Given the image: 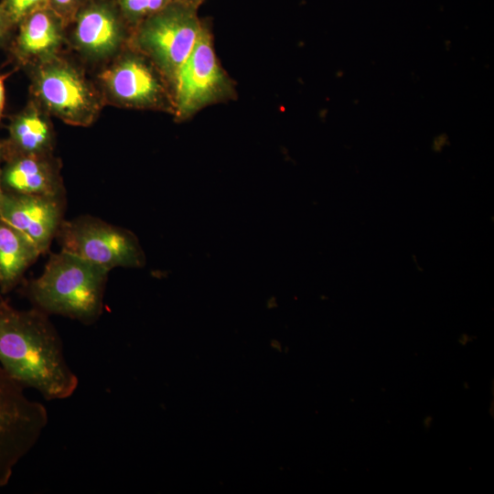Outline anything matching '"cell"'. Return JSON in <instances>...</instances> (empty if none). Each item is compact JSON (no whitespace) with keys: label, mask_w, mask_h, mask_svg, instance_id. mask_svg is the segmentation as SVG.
<instances>
[{"label":"cell","mask_w":494,"mask_h":494,"mask_svg":"<svg viewBox=\"0 0 494 494\" xmlns=\"http://www.w3.org/2000/svg\"><path fill=\"white\" fill-rule=\"evenodd\" d=\"M56 237L61 251L108 271L115 267H141L145 263L144 252L134 233L93 217L62 220Z\"/></svg>","instance_id":"ba28073f"},{"label":"cell","mask_w":494,"mask_h":494,"mask_svg":"<svg viewBox=\"0 0 494 494\" xmlns=\"http://www.w3.org/2000/svg\"><path fill=\"white\" fill-rule=\"evenodd\" d=\"M205 23L198 8L174 1L138 24L131 32L129 45L157 67L173 91L177 74Z\"/></svg>","instance_id":"277c9868"},{"label":"cell","mask_w":494,"mask_h":494,"mask_svg":"<svg viewBox=\"0 0 494 494\" xmlns=\"http://www.w3.org/2000/svg\"><path fill=\"white\" fill-rule=\"evenodd\" d=\"M48 422L45 405L28 398L0 367V488L9 483L16 466L37 445Z\"/></svg>","instance_id":"52a82bcc"},{"label":"cell","mask_w":494,"mask_h":494,"mask_svg":"<svg viewBox=\"0 0 494 494\" xmlns=\"http://www.w3.org/2000/svg\"><path fill=\"white\" fill-rule=\"evenodd\" d=\"M40 255L38 248L0 217V291L7 294L22 281Z\"/></svg>","instance_id":"5bb4252c"},{"label":"cell","mask_w":494,"mask_h":494,"mask_svg":"<svg viewBox=\"0 0 494 494\" xmlns=\"http://www.w3.org/2000/svg\"><path fill=\"white\" fill-rule=\"evenodd\" d=\"M175 1L199 9V5H202L205 0H175Z\"/></svg>","instance_id":"44dd1931"},{"label":"cell","mask_w":494,"mask_h":494,"mask_svg":"<svg viewBox=\"0 0 494 494\" xmlns=\"http://www.w3.org/2000/svg\"><path fill=\"white\" fill-rule=\"evenodd\" d=\"M68 25L73 48L91 61L114 58L129 44L132 32L113 0H87Z\"/></svg>","instance_id":"9c48e42d"},{"label":"cell","mask_w":494,"mask_h":494,"mask_svg":"<svg viewBox=\"0 0 494 494\" xmlns=\"http://www.w3.org/2000/svg\"><path fill=\"white\" fill-rule=\"evenodd\" d=\"M16 27L11 51L22 65L31 67L59 55L66 39L65 23L49 6L34 11Z\"/></svg>","instance_id":"7c38bea8"},{"label":"cell","mask_w":494,"mask_h":494,"mask_svg":"<svg viewBox=\"0 0 494 494\" xmlns=\"http://www.w3.org/2000/svg\"><path fill=\"white\" fill-rule=\"evenodd\" d=\"M0 367L47 401L68 399L79 385L48 315L35 307L19 310L1 299Z\"/></svg>","instance_id":"6da1fadb"},{"label":"cell","mask_w":494,"mask_h":494,"mask_svg":"<svg viewBox=\"0 0 494 494\" xmlns=\"http://www.w3.org/2000/svg\"><path fill=\"white\" fill-rule=\"evenodd\" d=\"M133 30L138 24L175 0H113Z\"/></svg>","instance_id":"9a60e30c"},{"label":"cell","mask_w":494,"mask_h":494,"mask_svg":"<svg viewBox=\"0 0 494 494\" xmlns=\"http://www.w3.org/2000/svg\"><path fill=\"white\" fill-rule=\"evenodd\" d=\"M15 27L0 5V48L5 46Z\"/></svg>","instance_id":"ac0fdd59"},{"label":"cell","mask_w":494,"mask_h":494,"mask_svg":"<svg viewBox=\"0 0 494 494\" xmlns=\"http://www.w3.org/2000/svg\"><path fill=\"white\" fill-rule=\"evenodd\" d=\"M49 0H2L0 5L16 28L17 25L34 11L48 6Z\"/></svg>","instance_id":"2e32d148"},{"label":"cell","mask_w":494,"mask_h":494,"mask_svg":"<svg viewBox=\"0 0 494 494\" xmlns=\"http://www.w3.org/2000/svg\"><path fill=\"white\" fill-rule=\"evenodd\" d=\"M49 114L34 100L14 115L8 137L2 141L5 155H52L55 132Z\"/></svg>","instance_id":"4fadbf2b"},{"label":"cell","mask_w":494,"mask_h":494,"mask_svg":"<svg viewBox=\"0 0 494 494\" xmlns=\"http://www.w3.org/2000/svg\"><path fill=\"white\" fill-rule=\"evenodd\" d=\"M432 422H433V419H432L430 416H428V417H426V418L424 419V425L425 427H429V426L432 424Z\"/></svg>","instance_id":"7402d4cb"},{"label":"cell","mask_w":494,"mask_h":494,"mask_svg":"<svg viewBox=\"0 0 494 494\" xmlns=\"http://www.w3.org/2000/svg\"><path fill=\"white\" fill-rule=\"evenodd\" d=\"M111 60L98 76L104 102L174 114L172 87L146 56L128 44Z\"/></svg>","instance_id":"5b68a950"},{"label":"cell","mask_w":494,"mask_h":494,"mask_svg":"<svg viewBox=\"0 0 494 494\" xmlns=\"http://www.w3.org/2000/svg\"><path fill=\"white\" fill-rule=\"evenodd\" d=\"M87 0H49L48 6L64 21L66 27Z\"/></svg>","instance_id":"e0dca14e"},{"label":"cell","mask_w":494,"mask_h":494,"mask_svg":"<svg viewBox=\"0 0 494 494\" xmlns=\"http://www.w3.org/2000/svg\"><path fill=\"white\" fill-rule=\"evenodd\" d=\"M3 161H4V150H3L2 141H0V205L4 198V191L1 186V170H2Z\"/></svg>","instance_id":"ffe728a7"},{"label":"cell","mask_w":494,"mask_h":494,"mask_svg":"<svg viewBox=\"0 0 494 494\" xmlns=\"http://www.w3.org/2000/svg\"><path fill=\"white\" fill-rule=\"evenodd\" d=\"M5 86H4V78L0 75V115L2 114L5 108Z\"/></svg>","instance_id":"d6986e66"},{"label":"cell","mask_w":494,"mask_h":494,"mask_svg":"<svg viewBox=\"0 0 494 494\" xmlns=\"http://www.w3.org/2000/svg\"><path fill=\"white\" fill-rule=\"evenodd\" d=\"M60 167L53 155H5L1 170L3 191L64 198Z\"/></svg>","instance_id":"8fae6325"},{"label":"cell","mask_w":494,"mask_h":494,"mask_svg":"<svg viewBox=\"0 0 494 494\" xmlns=\"http://www.w3.org/2000/svg\"><path fill=\"white\" fill-rule=\"evenodd\" d=\"M236 97L235 83L216 55L213 35L206 21L194 48L177 74L173 115L177 122H184L208 106Z\"/></svg>","instance_id":"8992f818"},{"label":"cell","mask_w":494,"mask_h":494,"mask_svg":"<svg viewBox=\"0 0 494 494\" xmlns=\"http://www.w3.org/2000/svg\"><path fill=\"white\" fill-rule=\"evenodd\" d=\"M33 100L49 115L75 126L92 124L104 100L96 87L76 65L57 55L31 66Z\"/></svg>","instance_id":"3957f363"},{"label":"cell","mask_w":494,"mask_h":494,"mask_svg":"<svg viewBox=\"0 0 494 494\" xmlns=\"http://www.w3.org/2000/svg\"><path fill=\"white\" fill-rule=\"evenodd\" d=\"M108 270L61 251L52 254L42 274L23 285L22 293L47 315L66 317L90 325L99 319Z\"/></svg>","instance_id":"7a4b0ae2"},{"label":"cell","mask_w":494,"mask_h":494,"mask_svg":"<svg viewBox=\"0 0 494 494\" xmlns=\"http://www.w3.org/2000/svg\"><path fill=\"white\" fill-rule=\"evenodd\" d=\"M64 198L4 193L0 217L45 253L62 222Z\"/></svg>","instance_id":"30bf717a"}]
</instances>
